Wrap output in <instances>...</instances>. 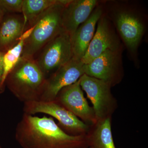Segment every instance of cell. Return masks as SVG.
<instances>
[{"mask_svg":"<svg viewBox=\"0 0 148 148\" xmlns=\"http://www.w3.org/2000/svg\"><path fill=\"white\" fill-rule=\"evenodd\" d=\"M15 138L22 148H88L87 135L67 134L53 118L24 113L16 125Z\"/></svg>","mask_w":148,"mask_h":148,"instance_id":"obj_1","label":"cell"},{"mask_svg":"<svg viewBox=\"0 0 148 148\" xmlns=\"http://www.w3.org/2000/svg\"><path fill=\"white\" fill-rule=\"evenodd\" d=\"M47 79L34 58L21 57L6 78L5 84L24 103L40 101Z\"/></svg>","mask_w":148,"mask_h":148,"instance_id":"obj_2","label":"cell"},{"mask_svg":"<svg viewBox=\"0 0 148 148\" xmlns=\"http://www.w3.org/2000/svg\"><path fill=\"white\" fill-rule=\"evenodd\" d=\"M70 0H58L39 17L25 40L21 57L34 58L44 47L64 31L62 14Z\"/></svg>","mask_w":148,"mask_h":148,"instance_id":"obj_3","label":"cell"},{"mask_svg":"<svg viewBox=\"0 0 148 148\" xmlns=\"http://www.w3.org/2000/svg\"><path fill=\"white\" fill-rule=\"evenodd\" d=\"M23 111L24 113L32 115L42 113L50 116L57 120L58 126L70 135H86L90 129V126L85 123L54 100L24 103Z\"/></svg>","mask_w":148,"mask_h":148,"instance_id":"obj_4","label":"cell"},{"mask_svg":"<svg viewBox=\"0 0 148 148\" xmlns=\"http://www.w3.org/2000/svg\"><path fill=\"white\" fill-rule=\"evenodd\" d=\"M73 58L71 36L63 31L47 44L34 58L47 77Z\"/></svg>","mask_w":148,"mask_h":148,"instance_id":"obj_5","label":"cell"},{"mask_svg":"<svg viewBox=\"0 0 148 148\" xmlns=\"http://www.w3.org/2000/svg\"><path fill=\"white\" fill-rule=\"evenodd\" d=\"M80 85L91 101L97 121L111 118L118 108L111 92L112 87L105 82L86 74L79 78Z\"/></svg>","mask_w":148,"mask_h":148,"instance_id":"obj_6","label":"cell"},{"mask_svg":"<svg viewBox=\"0 0 148 148\" xmlns=\"http://www.w3.org/2000/svg\"><path fill=\"white\" fill-rule=\"evenodd\" d=\"M54 101L88 125L91 126L97 122L94 110L85 98L79 79L62 88Z\"/></svg>","mask_w":148,"mask_h":148,"instance_id":"obj_7","label":"cell"},{"mask_svg":"<svg viewBox=\"0 0 148 148\" xmlns=\"http://www.w3.org/2000/svg\"><path fill=\"white\" fill-rule=\"evenodd\" d=\"M84 66L81 60L73 58L51 74L47 77L40 101H54L62 88L76 82L84 74Z\"/></svg>","mask_w":148,"mask_h":148,"instance_id":"obj_8","label":"cell"},{"mask_svg":"<svg viewBox=\"0 0 148 148\" xmlns=\"http://www.w3.org/2000/svg\"><path fill=\"white\" fill-rule=\"evenodd\" d=\"M119 61L118 50L107 51L84 64V74L103 81L112 87L121 81L123 75Z\"/></svg>","mask_w":148,"mask_h":148,"instance_id":"obj_9","label":"cell"},{"mask_svg":"<svg viewBox=\"0 0 148 148\" xmlns=\"http://www.w3.org/2000/svg\"><path fill=\"white\" fill-rule=\"evenodd\" d=\"M119 44L107 18L102 17L97 23V29L87 51L81 61L84 64L90 63L108 50H118Z\"/></svg>","mask_w":148,"mask_h":148,"instance_id":"obj_10","label":"cell"},{"mask_svg":"<svg viewBox=\"0 0 148 148\" xmlns=\"http://www.w3.org/2000/svg\"><path fill=\"white\" fill-rule=\"evenodd\" d=\"M96 0H70L62 14V25L64 32L71 37L77 28L90 16L96 7Z\"/></svg>","mask_w":148,"mask_h":148,"instance_id":"obj_11","label":"cell"},{"mask_svg":"<svg viewBox=\"0 0 148 148\" xmlns=\"http://www.w3.org/2000/svg\"><path fill=\"white\" fill-rule=\"evenodd\" d=\"M117 29L125 45L131 51L137 49L144 32L143 22L136 14L129 11H119L116 14Z\"/></svg>","mask_w":148,"mask_h":148,"instance_id":"obj_12","label":"cell"},{"mask_svg":"<svg viewBox=\"0 0 148 148\" xmlns=\"http://www.w3.org/2000/svg\"><path fill=\"white\" fill-rule=\"evenodd\" d=\"M103 13L100 7H96L90 16L77 28L71 37L73 58L82 60L95 34V27Z\"/></svg>","mask_w":148,"mask_h":148,"instance_id":"obj_13","label":"cell"},{"mask_svg":"<svg viewBox=\"0 0 148 148\" xmlns=\"http://www.w3.org/2000/svg\"><path fill=\"white\" fill-rule=\"evenodd\" d=\"M27 29L22 14H5L0 25V52L5 53L17 44Z\"/></svg>","mask_w":148,"mask_h":148,"instance_id":"obj_14","label":"cell"},{"mask_svg":"<svg viewBox=\"0 0 148 148\" xmlns=\"http://www.w3.org/2000/svg\"><path fill=\"white\" fill-rule=\"evenodd\" d=\"M112 118L98 121L90 126L87 137L89 147L93 148H116L112 132Z\"/></svg>","mask_w":148,"mask_h":148,"instance_id":"obj_15","label":"cell"},{"mask_svg":"<svg viewBox=\"0 0 148 148\" xmlns=\"http://www.w3.org/2000/svg\"><path fill=\"white\" fill-rule=\"evenodd\" d=\"M58 0H23L22 14L28 29L34 27L42 14L58 2Z\"/></svg>","mask_w":148,"mask_h":148,"instance_id":"obj_16","label":"cell"},{"mask_svg":"<svg viewBox=\"0 0 148 148\" xmlns=\"http://www.w3.org/2000/svg\"><path fill=\"white\" fill-rule=\"evenodd\" d=\"M34 27L27 29L21 36L18 42L13 47L4 53L3 57V81L5 84L6 78L16 66L21 58L25 40L31 34Z\"/></svg>","mask_w":148,"mask_h":148,"instance_id":"obj_17","label":"cell"},{"mask_svg":"<svg viewBox=\"0 0 148 148\" xmlns=\"http://www.w3.org/2000/svg\"><path fill=\"white\" fill-rule=\"evenodd\" d=\"M23 0H0V7L5 14L22 13Z\"/></svg>","mask_w":148,"mask_h":148,"instance_id":"obj_18","label":"cell"},{"mask_svg":"<svg viewBox=\"0 0 148 148\" xmlns=\"http://www.w3.org/2000/svg\"><path fill=\"white\" fill-rule=\"evenodd\" d=\"M4 53L0 52V94H2L5 90V85L3 81V57Z\"/></svg>","mask_w":148,"mask_h":148,"instance_id":"obj_19","label":"cell"},{"mask_svg":"<svg viewBox=\"0 0 148 148\" xmlns=\"http://www.w3.org/2000/svg\"><path fill=\"white\" fill-rule=\"evenodd\" d=\"M5 14V13L4 12L3 10L0 7V25H1L2 21H3V18L4 17Z\"/></svg>","mask_w":148,"mask_h":148,"instance_id":"obj_20","label":"cell"},{"mask_svg":"<svg viewBox=\"0 0 148 148\" xmlns=\"http://www.w3.org/2000/svg\"><path fill=\"white\" fill-rule=\"evenodd\" d=\"M88 148H93L91 147H88Z\"/></svg>","mask_w":148,"mask_h":148,"instance_id":"obj_21","label":"cell"},{"mask_svg":"<svg viewBox=\"0 0 148 148\" xmlns=\"http://www.w3.org/2000/svg\"><path fill=\"white\" fill-rule=\"evenodd\" d=\"M0 148H2L1 147V146H0Z\"/></svg>","mask_w":148,"mask_h":148,"instance_id":"obj_22","label":"cell"}]
</instances>
